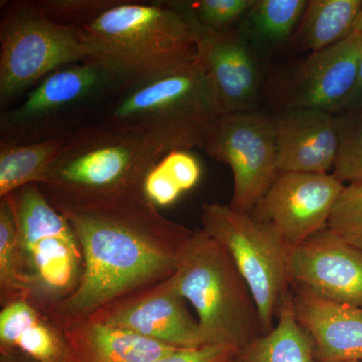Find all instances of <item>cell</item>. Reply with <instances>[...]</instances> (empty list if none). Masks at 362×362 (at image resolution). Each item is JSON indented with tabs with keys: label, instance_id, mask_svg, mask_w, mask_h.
<instances>
[{
	"label": "cell",
	"instance_id": "obj_19",
	"mask_svg": "<svg viewBox=\"0 0 362 362\" xmlns=\"http://www.w3.org/2000/svg\"><path fill=\"white\" fill-rule=\"evenodd\" d=\"M9 352L33 362H73L61 330L28 299L0 312V354Z\"/></svg>",
	"mask_w": 362,
	"mask_h": 362
},
{
	"label": "cell",
	"instance_id": "obj_14",
	"mask_svg": "<svg viewBox=\"0 0 362 362\" xmlns=\"http://www.w3.org/2000/svg\"><path fill=\"white\" fill-rule=\"evenodd\" d=\"M197 59L223 115L252 112L261 87L259 52L238 28L202 33Z\"/></svg>",
	"mask_w": 362,
	"mask_h": 362
},
{
	"label": "cell",
	"instance_id": "obj_13",
	"mask_svg": "<svg viewBox=\"0 0 362 362\" xmlns=\"http://www.w3.org/2000/svg\"><path fill=\"white\" fill-rule=\"evenodd\" d=\"M173 277L104 307L90 318L177 349L204 346L197 319Z\"/></svg>",
	"mask_w": 362,
	"mask_h": 362
},
{
	"label": "cell",
	"instance_id": "obj_6",
	"mask_svg": "<svg viewBox=\"0 0 362 362\" xmlns=\"http://www.w3.org/2000/svg\"><path fill=\"white\" fill-rule=\"evenodd\" d=\"M9 197L30 301L45 313L77 289L84 272L82 249L69 221L37 183L21 187Z\"/></svg>",
	"mask_w": 362,
	"mask_h": 362
},
{
	"label": "cell",
	"instance_id": "obj_31",
	"mask_svg": "<svg viewBox=\"0 0 362 362\" xmlns=\"http://www.w3.org/2000/svg\"><path fill=\"white\" fill-rule=\"evenodd\" d=\"M240 350L226 345L182 349L154 362H239Z\"/></svg>",
	"mask_w": 362,
	"mask_h": 362
},
{
	"label": "cell",
	"instance_id": "obj_28",
	"mask_svg": "<svg viewBox=\"0 0 362 362\" xmlns=\"http://www.w3.org/2000/svg\"><path fill=\"white\" fill-rule=\"evenodd\" d=\"M121 0H37L35 6L47 18L59 25L77 30L96 20Z\"/></svg>",
	"mask_w": 362,
	"mask_h": 362
},
{
	"label": "cell",
	"instance_id": "obj_27",
	"mask_svg": "<svg viewBox=\"0 0 362 362\" xmlns=\"http://www.w3.org/2000/svg\"><path fill=\"white\" fill-rule=\"evenodd\" d=\"M327 226L362 252V182L345 185Z\"/></svg>",
	"mask_w": 362,
	"mask_h": 362
},
{
	"label": "cell",
	"instance_id": "obj_10",
	"mask_svg": "<svg viewBox=\"0 0 362 362\" xmlns=\"http://www.w3.org/2000/svg\"><path fill=\"white\" fill-rule=\"evenodd\" d=\"M202 149L232 169L230 206L235 211L252 214L280 173L275 123L263 114H223L214 124Z\"/></svg>",
	"mask_w": 362,
	"mask_h": 362
},
{
	"label": "cell",
	"instance_id": "obj_5",
	"mask_svg": "<svg viewBox=\"0 0 362 362\" xmlns=\"http://www.w3.org/2000/svg\"><path fill=\"white\" fill-rule=\"evenodd\" d=\"M223 115L199 59L121 90L105 108L102 121L154 133L176 149L204 148Z\"/></svg>",
	"mask_w": 362,
	"mask_h": 362
},
{
	"label": "cell",
	"instance_id": "obj_18",
	"mask_svg": "<svg viewBox=\"0 0 362 362\" xmlns=\"http://www.w3.org/2000/svg\"><path fill=\"white\" fill-rule=\"evenodd\" d=\"M59 330L73 362H154L182 349L92 318Z\"/></svg>",
	"mask_w": 362,
	"mask_h": 362
},
{
	"label": "cell",
	"instance_id": "obj_34",
	"mask_svg": "<svg viewBox=\"0 0 362 362\" xmlns=\"http://www.w3.org/2000/svg\"><path fill=\"white\" fill-rule=\"evenodd\" d=\"M354 33H359L362 35V4L358 13H357L356 21H354Z\"/></svg>",
	"mask_w": 362,
	"mask_h": 362
},
{
	"label": "cell",
	"instance_id": "obj_7",
	"mask_svg": "<svg viewBox=\"0 0 362 362\" xmlns=\"http://www.w3.org/2000/svg\"><path fill=\"white\" fill-rule=\"evenodd\" d=\"M201 220L202 230L228 250L246 281L258 308L262 333L267 334L275 326L281 301L291 291L292 247L273 226L226 204H202Z\"/></svg>",
	"mask_w": 362,
	"mask_h": 362
},
{
	"label": "cell",
	"instance_id": "obj_33",
	"mask_svg": "<svg viewBox=\"0 0 362 362\" xmlns=\"http://www.w3.org/2000/svg\"><path fill=\"white\" fill-rule=\"evenodd\" d=\"M0 362H33L30 359L16 354V352H9V354H0Z\"/></svg>",
	"mask_w": 362,
	"mask_h": 362
},
{
	"label": "cell",
	"instance_id": "obj_9",
	"mask_svg": "<svg viewBox=\"0 0 362 362\" xmlns=\"http://www.w3.org/2000/svg\"><path fill=\"white\" fill-rule=\"evenodd\" d=\"M109 93H119L110 73L92 59L63 66L42 78L21 104L1 112L0 143H30L68 135L85 112Z\"/></svg>",
	"mask_w": 362,
	"mask_h": 362
},
{
	"label": "cell",
	"instance_id": "obj_11",
	"mask_svg": "<svg viewBox=\"0 0 362 362\" xmlns=\"http://www.w3.org/2000/svg\"><path fill=\"white\" fill-rule=\"evenodd\" d=\"M344 183L331 173H280L252 216L295 247L327 228Z\"/></svg>",
	"mask_w": 362,
	"mask_h": 362
},
{
	"label": "cell",
	"instance_id": "obj_16",
	"mask_svg": "<svg viewBox=\"0 0 362 362\" xmlns=\"http://www.w3.org/2000/svg\"><path fill=\"white\" fill-rule=\"evenodd\" d=\"M274 119L279 173H328L334 168L339 134L328 112L287 107Z\"/></svg>",
	"mask_w": 362,
	"mask_h": 362
},
{
	"label": "cell",
	"instance_id": "obj_12",
	"mask_svg": "<svg viewBox=\"0 0 362 362\" xmlns=\"http://www.w3.org/2000/svg\"><path fill=\"white\" fill-rule=\"evenodd\" d=\"M289 279L294 292L362 307V252L328 226L293 247Z\"/></svg>",
	"mask_w": 362,
	"mask_h": 362
},
{
	"label": "cell",
	"instance_id": "obj_26",
	"mask_svg": "<svg viewBox=\"0 0 362 362\" xmlns=\"http://www.w3.org/2000/svg\"><path fill=\"white\" fill-rule=\"evenodd\" d=\"M337 118L339 148L332 175L344 183L362 182V108Z\"/></svg>",
	"mask_w": 362,
	"mask_h": 362
},
{
	"label": "cell",
	"instance_id": "obj_15",
	"mask_svg": "<svg viewBox=\"0 0 362 362\" xmlns=\"http://www.w3.org/2000/svg\"><path fill=\"white\" fill-rule=\"evenodd\" d=\"M361 56L359 33L311 52L295 71L288 107L317 109L333 115L344 111L356 87Z\"/></svg>",
	"mask_w": 362,
	"mask_h": 362
},
{
	"label": "cell",
	"instance_id": "obj_17",
	"mask_svg": "<svg viewBox=\"0 0 362 362\" xmlns=\"http://www.w3.org/2000/svg\"><path fill=\"white\" fill-rule=\"evenodd\" d=\"M293 308L317 362H362V307L293 291Z\"/></svg>",
	"mask_w": 362,
	"mask_h": 362
},
{
	"label": "cell",
	"instance_id": "obj_8",
	"mask_svg": "<svg viewBox=\"0 0 362 362\" xmlns=\"http://www.w3.org/2000/svg\"><path fill=\"white\" fill-rule=\"evenodd\" d=\"M92 57L75 28L47 18L35 1H14L0 21V104L25 94L52 71Z\"/></svg>",
	"mask_w": 362,
	"mask_h": 362
},
{
	"label": "cell",
	"instance_id": "obj_20",
	"mask_svg": "<svg viewBox=\"0 0 362 362\" xmlns=\"http://www.w3.org/2000/svg\"><path fill=\"white\" fill-rule=\"evenodd\" d=\"M277 317L270 332L240 350L239 362H317L313 342L295 317L293 291L283 298Z\"/></svg>",
	"mask_w": 362,
	"mask_h": 362
},
{
	"label": "cell",
	"instance_id": "obj_3",
	"mask_svg": "<svg viewBox=\"0 0 362 362\" xmlns=\"http://www.w3.org/2000/svg\"><path fill=\"white\" fill-rule=\"evenodd\" d=\"M76 30L119 93L197 59L202 35L173 1L121 0Z\"/></svg>",
	"mask_w": 362,
	"mask_h": 362
},
{
	"label": "cell",
	"instance_id": "obj_35",
	"mask_svg": "<svg viewBox=\"0 0 362 362\" xmlns=\"http://www.w3.org/2000/svg\"><path fill=\"white\" fill-rule=\"evenodd\" d=\"M351 362H361V361H351Z\"/></svg>",
	"mask_w": 362,
	"mask_h": 362
},
{
	"label": "cell",
	"instance_id": "obj_21",
	"mask_svg": "<svg viewBox=\"0 0 362 362\" xmlns=\"http://www.w3.org/2000/svg\"><path fill=\"white\" fill-rule=\"evenodd\" d=\"M361 4V0L308 1L294 35L300 51L318 52L349 37Z\"/></svg>",
	"mask_w": 362,
	"mask_h": 362
},
{
	"label": "cell",
	"instance_id": "obj_30",
	"mask_svg": "<svg viewBox=\"0 0 362 362\" xmlns=\"http://www.w3.org/2000/svg\"><path fill=\"white\" fill-rule=\"evenodd\" d=\"M142 190L145 199L157 209L171 206L183 194L177 183L159 161L145 176Z\"/></svg>",
	"mask_w": 362,
	"mask_h": 362
},
{
	"label": "cell",
	"instance_id": "obj_23",
	"mask_svg": "<svg viewBox=\"0 0 362 362\" xmlns=\"http://www.w3.org/2000/svg\"><path fill=\"white\" fill-rule=\"evenodd\" d=\"M66 135L30 143H0V199L32 183L39 185Z\"/></svg>",
	"mask_w": 362,
	"mask_h": 362
},
{
	"label": "cell",
	"instance_id": "obj_1",
	"mask_svg": "<svg viewBox=\"0 0 362 362\" xmlns=\"http://www.w3.org/2000/svg\"><path fill=\"white\" fill-rule=\"evenodd\" d=\"M49 202L70 223L84 258L76 291L45 312L59 329L173 277L194 232L162 216L144 197Z\"/></svg>",
	"mask_w": 362,
	"mask_h": 362
},
{
	"label": "cell",
	"instance_id": "obj_24",
	"mask_svg": "<svg viewBox=\"0 0 362 362\" xmlns=\"http://www.w3.org/2000/svg\"><path fill=\"white\" fill-rule=\"evenodd\" d=\"M21 299L30 300V294L21 267L13 204L7 195L0 199V303L4 307Z\"/></svg>",
	"mask_w": 362,
	"mask_h": 362
},
{
	"label": "cell",
	"instance_id": "obj_22",
	"mask_svg": "<svg viewBox=\"0 0 362 362\" xmlns=\"http://www.w3.org/2000/svg\"><path fill=\"white\" fill-rule=\"evenodd\" d=\"M307 4L306 0H256L238 30L258 52L279 49L296 33Z\"/></svg>",
	"mask_w": 362,
	"mask_h": 362
},
{
	"label": "cell",
	"instance_id": "obj_29",
	"mask_svg": "<svg viewBox=\"0 0 362 362\" xmlns=\"http://www.w3.org/2000/svg\"><path fill=\"white\" fill-rule=\"evenodd\" d=\"M159 163L175 180L183 192L192 189L201 180V164L197 157L190 153L189 150H171L162 157Z\"/></svg>",
	"mask_w": 362,
	"mask_h": 362
},
{
	"label": "cell",
	"instance_id": "obj_32",
	"mask_svg": "<svg viewBox=\"0 0 362 362\" xmlns=\"http://www.w3.org/2000/svg\"><path fill=\"white\" fill-rule=\"evenodd\" d=\"M362 108V56L361 59V65H359L358 76L356 87L350 95L344 111L354 110V109Z\"/></svg>",
	"mask_w": 362,
	"mask_h": 362
},
{
	"label": "cell",
	"instance_id": "obj_4",
	"mask_svg": "<svg viewBox=\"0 0 362 362\" xmlns=\"http://www.w3.org/2000/svg\"><path fill=\"white\" fill-rule=\"evenodd\" d=\"M173 280L194 307L204 344L240 351L263 335L246 281L228 250L202 228L187 240Z\"/></svg>",
	"mask_w": 362,
	"mask_h": 362
},
{
	"label": "cell",
	"instance_id": "obj_25",
	"mask_svg": "<svg viewBox=\"0 0 362 362\" xmlns=\"http://www.w3.org/2000/svg\"><path fill=\"white\" fill-rule=\"evenodd\" d=\"M202 33H221L242 23L256 0H197L173 1Z\"/></svg>",
	"mask_w": 362,
	"mask_h": 362
},
{
	"label": "cell",
	"instance_id": "obj_2",
	"mask_svg": "<svg viewBox=\"0 0 362 362\" xmlns=\"http://www.w3.org/2000/svg\"><path fill=\"white\" fill-rule=\"evenodd\" d=\"M175 145L161 136L101 122L80 126L39 183L49 201L90 204L144 197L150 169Z\"/></svg>",
	"mask_w": 362,
	"mask_h": 362
}]
</instances>
